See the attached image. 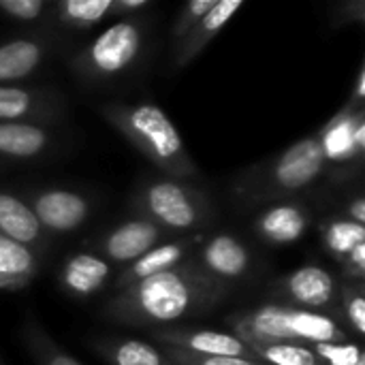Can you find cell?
<instances>
[{
  "label": "cell",
  "instance_id": "obj_1",
  "mask_svg": "<svg viewBox=\"0 0 365 365\" xmlns=\"http://www.w3.org/2000/svg\"><path fill=\"white\" fill-rule=\"evenodd\" d=\"M229 289L207 278L190 257L182 265L139 280L118 291L105 302L101 314L107 321L139 327L163 329L192 317H203L220 306Z\"/></svg>",
  "mask_w": 365,
  "mask_h": 365
},
{
  "label": "cell",
  "instance_id": "obj_2",
  "mask_svg": "<svg viewBox=\"0 0 365 365\" xmlns=\"http://www.w3.org/2000/svg\"><path fill=\"white\" fill-rule=\"evenodd\" d=\"M325 175V158L314 133L291 143L280 154L244 169L231 188L237 205L248 210L282 199H299Z\"/></svg>",
  "mask_w": 365,
  "mask_h": 365
},
{
  "label": "cell",
  "instance_id": "obj_3",
  "mask_svg": "<svg viewBox=\"0 0 365 365\" xmlns=\"http://www.w3.org/2000/svg\"><path fill=\"white\" fill-rule=\"evenodd\" d=\"M98 111L105 122L126 137V141H130L139 154H143L160 171V175L186 182H195L199 178V167L192 160L180 130L156 103L113 101L103 103Z\"/></svg>",
  "mask_w": 365,
  "mask_h": 365
},
{
  "label": "cell",
  "instance_id": "obj_4",
  "mask_svg": "<svg viewBox=\"0 0 365 365\" xmlns=\"http://www.w3.org/2000/svg\"><path fill=\"white\" fill-rule=\"evenodd\" d=\"M152 41L150 15L115 19L68 58V68L86 83L126 81L143 71Z\"/></svg>",
  "mask_w": 365,
  "mask_h": 365
},
{
  "label": "cell",
  "instance_id": "obj_5",
  "mask_svg": "<svg viewBox=\"0 0 365 365\" xmlns=\"http://www.w3.org/2000/svg\"><path fill=\"white\" fill-rule=\"evenodd\" d=\"M233 336L246 344H302L349 342L351 336L331 314L304 310L284 302L259 304L229 317Z\"/></svg>",
  "mask_w": 365,
  "mask_h": 365
},
{
  "label": "cell",
  "instance_id": "obj_6",
  "mask_svg": "<svg viewBox=\"0 0 365 365\" xmlns=\"http://www.w3.org/2000/svg\"><path fill=\"white\" fill-rule=\"evenodd\" d=\"M130 212L152 220L169 235L203 233L216 218V205L201 186L167 175L139 182L130 197Z\"/></svg>",
  "mask_w": 365,
  "mask_h": 365
},
{
  "label": "cell",
  "instance_id": "obj_7",
  "mask_svg": "<svg viewBox=\"0 0 365 365\" xmlns=\"http://www.w3.org/2000/svg\"><path fill=\"white\" fill-rule=\"evenodd\" d=\"M325 171L331 180H349L365 160V107L344 105L319 133Z\"/></svg>",
  "mask_w": 365,
  "mask_h": 365
},
{
  "label": "cell",
  "instance_id": "obj_8",
  "mask_svg": "<svg viewBox=\"0 0 365 365\" xmlns=\"http://www.w3.org/2000/svg\"><path fill=\"white\" fill-rule=\"evenodd\" d=\"M24 197L51 240L79 231L94 212V199L86 190L71 186H36Z\"/></svg>",
  "mask_w": 365,
  "mask_h": 365
},
{
  "label": "cell",
  "instance_id": "obj_9",
  "mask_svg": "<svg viewBox=\"0 0 365 365\" xmlns=\"http://www.w3.org/2000/svg\"><path fill=\"white\" fill-rule=\"evenodd\" d=\"M192 259L207 278L229 291L231 287L246 282L255 269V252L250 244L233 231L205 235Z\"/></svg>",
  "mask_w": 365,
  "mask_h": 365
},
{
  "label": "cell",
  "instance_id": "obj_10",
  "mask_svg": "<svg viewBox=\"0 0 365 365\" xmlns=\"http://www.w3.org/2000/svg\"><path fill=\"white\" fill-rule=\"evenodd\" d=\"M62 49L60 30L45 26L0 41V86L26 83Z\"/></svg>",
  "mask_w": 365,
  "mask_h": 365
},
{
  "label": "cell",
  "instance_id": "obj_11",
  "mask_svg": "<svg viewBox=\"0 0 365 365\" xmlns=\"http://www.w3.org/2000/svg\"><path fill=\"white\" fill-rule=\"evenodd\" d=\"M169 237L173 235H169L152 220L139 214H130L96 235L90 244V250L101 255L115 269H122Z\"/></svg>",
  "mask_w": 365,
  "mask_h": 365
},
{
  "label": "cell",
  "instance_id": "obj_12",
  "mask_svg": "<svg viewBox=\"0 0 365 365\" xmlns=\"http://www.w3.org/2000/svg\"><path fill=\"white\" fill-rule=\"evenodd\" d=\"M272 289L278 297L287 299L284 304L321 312V314L338 312L340 280L336 274H331L321 265L297 267L287 276H282L280 280H276Z\"/></svg>",
  "mask_w": 365,
  "mask_h": 365
},
{
  "label": "cell",
  "instance_id": "obj_13",
  "mask_svg": "<svg viewBox=\"0 0 365 365\" xmlns=\"http://www.w3.org/2000/svg\"><path fill=\"white\" fill-rule=\"evenodd\" d=\"M64 113L66 98L56 88L34 83L0 86V124H58L64 120Z\"/></svg>",
  "mask_w": 365,
  "mask_h": 365
},
{
  "label": "cell",
  "instance_id": "obj_14",
  "mask_svg": "<svg viewBox=\"0 0 365 365\" xmlns=\"http://www.w3.org/2000/svg\"><path fill=\"white\" fill-rule=\"evenodd\" d=\"M312 225V210L304 199H282L263 205L252 220L255 235L267 246H293Z\"/></svg>",
  "mask_w": 365,
  "mask_h": 365
},
{
  "label": "cell",
  "instance_id": "obj_15",
  "mask_svg": "<svg viewBox=\"0 0 365 365\" xmlns=\"http://www.w3.org/2000/svg\"><path fill=\"white\" fill-rule=\"evenodd\" d=\"M207 233H188V235H173L165 242H160L158 246L150 248L145 255H141L137 261H133L130 265L118 269L111 289L118 293L139 280H145L150 276L169 272L178 265H182L184 261H188L195 250L199 248V244L205 240Z\"/></svg>",
  "mask_w": 365,
  "mask_h": 365
},
{
  "label": "cell",
  "instance_id": "obj_16",
  "mask_svg": "<svg viewBox=\"0 0 365 365\" xmlns=\"http://www.w3.org/2000/svg\"><path fill=\"white\" fill-rule=\"evenodd\" d=\"M62 143V133L58 124H36V122H15L0 124V160L9 163H38L51 154Z\"/></svg>",
  "mask_w": 365,
  "mask_h": 365
},
{
  "label": "cell",
  "instance_id": "obj_17",
  "mask_svg": "<svg viewBox=\"0 0 365 365\" xmlns=\"http://www.w3.org/2000/svg\"><path fill=\"white\" fill-rule=\"evenodd\" d=\"M152 338L160 346L180 349L192 355L205 357H240V359H257L255 353L248 349L233 334L216 331V329H197V327H163L152 329Z\"/></svg>",
  "mask_w": 365,
  "mask_h": 365
},
{
  "label": "cell",
  "instance_id": "obj_18",
  "mask_svg": "<svg viewBox=\"0 0 365 365\" xmlns=\"http://www.w3.org/2000/svg\"><path fill=\"white\" fill-rule=\"evenodd\" d=\"M115 274L118 269L109 261H105L94 250L86 248V250L71 252L62 261L58 272V282L68 297L88 299L98 295L107 284H111Z\"/></svg>",
  "mask_w": 365,
  "mask_h": 365
},
{
  "label": "cell",
  "instance_id": "obj_19",
  "mask_svg": "<svg viewBox=\"0 0 365 365\" xmlns=\"http://www.w3.org/2000/svg\"><path fill=\"white\" fill-rule=\"evenodd\" d=\"M0 235L32 248L43 257L53 242L38 225L26 197L9 188H0Z\"/></svg>",
  "mask_w": 365,
  "mask_h": 365
},
{
  "label": "cell",
  "instance_id": "obj_20",
  "mask_svg": "<svg viewBox=\"0 0 365 365\" xmlns=\"http://www.w3.org/2000/svg\"><path fill=\"white\" fill-rule=\"evenodd\" d=\"M242 6H244V0H218L214 9L173 47L171 66L175 71L186 68L218 36V32L233 19V15Z\"/></svg>",
  "mask_w": 365,
  "mask_h": 365
},
{
  "label": "cell",
  "instance_id": "obj_21",
  "mask_svg": "<svg viewBox=\"0 0 365 365\" xmlns=\"http://www.w3.org/2000/svg\"><path fill=\"white\" fill-rule=\"evenodd\" d=\"M43 255L0 235V289L19 291L41 272Z\"/></svg>",
  "mask_w": 365,
  "mask_h": 365
},
{
  "label": "cell",
  "instance_id": "obj_22",
  "mask_svg": "<svg viewBox=\"0 0 365 365\" xmlns=\"http://www.w3.org/2000/svg\"><path fill=\"white\" fill-rule=\"evenodd\" d=\"M90 346L109 365H173L158 346L137 338L105 336L94 338Z\"/></svg>",
  "mask_w": 365,
  "mask_h": 365
},
{
  "label": "cell",
  "instance_id": "obj_23",
  "mask_svg": "<svg viewBox=\"0 0 365 365\" xmlns=\"http://www.w3.org/2000/svg\"><path fill=\"white\" fill-rule=\"evenodd\" d=\"M113 17V0H51L49 26L56 30H90Z\"/></svg>",
  "mask_w": 365,
  "mask_h": 365
},
{
  "label": "cell",
  "instance_id": "obj_24",
  "mask_svg": "<svg viewBox=\"0 0 365 365\" xmlns=\"http://www.w3.org/2000/svg\"><path fill=\"white\" fill-rule=\"evenodd\" d=\"M319 233H321V242L325 252L340 265L357 246L365 244V227L340 216V214H331L327 218L321 220L319 225Z\"/></svg>",
  "mask_w": 365,
  "mask_h": 365
},
{
  "label": "cell",
  "instance_id": "obj_25",
  "mask_svg": "<svg viewBox=\"0 0 365 365\" xmlns=\"http://www.w3.org/2000/svg\"><path fill=\"white\" fill-rule=\"evenodd\" d=\"M24 342L34 365H83L66 353L32 317L24 325Z\"/></svg>",
  "mask_w": 365,
  "mask_h": 365
},
{
  "label": "cell",
  "instance_id": "obj_26",
  "mask_svg": "<svg viewBox=\"0 0 365 365\" xmlns=\"http://www.w3.org/2000/svg\"><path fill=\"white\" fill-rule=\"evenodd\" d=\"M265 365H323L310 346L302 344H248Z\"/></svg>",
  "mask_w": 365,
  "mask_h": 365
},
{
  "label": "cell",
  "instance_id": "obj_27",
  "mask_svg": "<svg viewBox=\"0 0 365 365\" xmlns=\"http://www.w3.org/2000/svg\"><path fill=\"white\" fill-rule=\"evenodd\" d=\"M51 0H0V17L30 26L45 28L49 26Z\"/></svg>",
  "mask_w": 365,
  "mask_h": 365
},
{
  "label": "cell",
  "instance_id": "obj_28",
  "mask_svg": "<svg viewBox=\"0 0 365 365\" xmlns=\"http://www.w3.org/2000/svg\"><path fill=\"white\" fill-rule=\"evenodd\" d=\"M338 310L349 325V329L361 338L365 334V284L364 282H340V304Z\"/></svg>",
  "mask_w": 365,
  "mask_h": 365
},
{
  "label": "cell",
  "instance_id": "obj_29",
  "mask_svg": "<svg viewBox=\"0 0 365 365\" xmlns=\"http://www.w3.org/2000/svg\"><path fill=\"white\" fill-rule=\"evenodd\" d=\"M323 365H359L365 364L364 349L359 342H323L310 346Z\"/></svg>",
  "mask_w": 365,
  "mask_h": 365
},
{
  "label": "cell",
  "instance_id": "obj_30",
  "mask_svg": "<svg viewBox=\"0 0 365 365\" xmlns=\"http://www.w3.org/2000/svg\"><path fill=\"white\" fill-rule=\"evenodd\" d=\"M216 2L218 0H190L188 4H184L171 26V45L175 47L214 9Z\"/></svg>",
  "mask_w": 365,
  "mask_h": 365
},
{
  "label": "cell",
  "instance_id": "obj_31",
  "mask_svg": "<svg viewBox=\"0 0 365 365\" xmlns=\"http://www.w3.org/2000/svg\"><path fill=\"white\" fill-rule=\"evenodd\" d=\"M165 357L173 365H265L259 359H240V357H205V355H192L180 349L160 346Z\"/></svg>",
  "mask_w": 365,
  "mask_h": 365
},
{
  "label": "cell",
  "instance_id": "obj_32",
  "mask_svg": "<svg viewBox=\"0 0 365 365\" xmlns=\"http://www.w3.org/2000/svg\"><path fill=\"white\" fill-rule=\"evenodd\" d=\"M365 2L364 0H344L329 9V26L334 30L344 28L349 24H364Z\"/></svg>",
  "mask_w": 365,
  "mask_h": 365
},
{
  "label": "cell",
  "instance_id": "obj_33",
  "mask_svg": "<svg viewBox=\"0 0 365 365\" xmlns=\"http://www.w3.org/2000/svg\"><path fill=\"white\" fill-rule=\"evenodd\" d=\"M340 272L344 276V280L349 282H364L365 278V244L357 246L342 263H340Z\"/></svg>",
  "mask_w": 365,
  "mask_h": 365
},
{
  "label": "cell",
  "instance_id": "obj_34",
  "mask_svg": "<svg viewBox=\"0 0 365 365\" xmlns=\"http://www.w3.org/2000/svg\"><path fill=\"white\" fill-rule=\"evenodd\" d=\"M154 6L152 0H113V19L143 17Z\"/></svg>",
  "mask_w": 365,
  "mask_h": 365
},
{
  "label": "cell",
  "instance_id": "obj_35",
  "mask_svg": "<svg viewBox=\"0 0 365 365\" xmlns=\"http://www.w3.org/2000/svg\"><path fill=\"white\" fill-rule=\"evenodd\" d=\"M340 216L357 222V225H365V197L361 190H355V195L346 197L344 203H342V210H340Z\"/></svg>",
  "mask_w": 365,
  "mask_h": 365
},
{
  "label": "cell",
  "instance_id": "obj_36",
  "mask_svg": "<svg viewBox=\"0 0 365 365\" xmlns=\"http://www.w3.org/2000/svg\"><path fill=\"white\" fill-rule=\"evenodd\" d=\"M346 103L355 105V107H365V62L359 64V71H357V77H355V86H353Z\"/></svg>",
  "mask_w": 365,
  "mask_h": 365
},
{
  "label": "cell",
  "instance_id": "obj_37",
  "mask_svg": "<svg viewBox=\"0 0 365 365\" xmlns=\"http://www.w3.org/2000/svg\"><path fill=\"white\" fill-rule=\"evenodd\" d=\"M2 167H4V163H2V160H0V169H2Z\"/></svg>",
  "mask_w": 365,
  "mask_h": 365
},
{
  "label": "cell",
  "instance_id": "obj_38",
  "mask_svg": "<svg viewBox=\"0 0 365 365\" xmlns=\"http://www.w3.org/2000/svg\"><path fill=\"white\" fill-rule=\"evenodd\" d=\"M359 365H365V364H359Z\"/></svg>",
  "mask_w": 365,
  "mask_h": 365
},
{
  "label": "cell",
  "instance_id": "obj_39",
  "mask_svg": "<svg viewBox=\"0 0 365 365\" xmlns=\"http://www.w3.org/2000/svg\"><path fill=\"white\" fill-rule=\"evenodd\" d=\"M0 365H2V361H0Z\"/></svg>",
  "mask_w": 365,
  "mask_h": 365
}]
</instances>
